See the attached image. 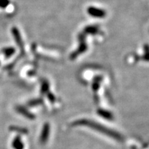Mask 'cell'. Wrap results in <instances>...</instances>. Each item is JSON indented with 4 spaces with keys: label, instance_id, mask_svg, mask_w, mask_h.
<instances>
[{
    "label": "cell",
    "instance_id": "obj_1",
    "mask_svg": "<svg viewBox=\"0 0 149 149\" xmlns=\"http://www.w3.org/2000/svg\"><path fill=\"white\" fill-rule=\"evenodd\" d=\"M88 13L93 17L97 18H103L104 16H106L105 11L95 7H89L88 8Z\"/></svg>",
    "mask_w": 149,
    "mask_h": 149
}]
</instances>
